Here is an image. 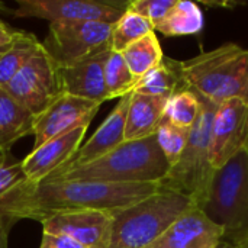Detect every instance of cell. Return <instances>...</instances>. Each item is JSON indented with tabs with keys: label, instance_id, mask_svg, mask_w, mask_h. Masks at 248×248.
Listing matches in <instances>:
<instances>
[{
	"label": "cell",
	"instance_id": "cell-1",
	"mask_svg": "<svg viewBox=\"0 0 248 248\" xmlns=\"http://www.w3.org/2000/svg\"><path fill=\"white\" fill-rule=\"evenodd\" d=\"M161 183H105L93 180L23 182L0 199V214L38 222L74 211L113 214L161 190Z\"/></svg>",
	"mask_w": 248,
	"mask_h": 248
},
{
	"label": "cell",
	"instance_id": "cell-2",
	"mask_svg": "<svg viewBox=\"0 0 248 248\" xmlns=\"http://www.w3.org/2000/svg\"><path fill=\"white\" fill-rule=\"evenodd\" d=\"M170 170L155 134L124 141L103 157L52 173L45 180H93L105 183H161Z\"/></svg>",
	"mask_w": 248,
	"mask_h": 248
},
{
	"label": "cell",
	"instance_id": "cell-3",
	"mask_svg": "<svg viewBox=\"0 0 248 248\" xmlns=\"http://www.w3.org/2000/svg\"><path fill=\"white\" fill-rule=\"evenodd\" d=\"M182 76L187 90L217 108L230 99L248 103V49L235 42L182 61Z\"/></svg>",
	"mask_w": 248,
	"mask_h": 248
},
{
	"label": "cell",
	"instance_id": "cell-4",
	"mask_svg": "<svg viewBox=\"0 0 248 248\" xmlns=\"http://www.w3.org/2000/svg\"><path fill=\"white\" fill-rule=\"evenodd\" d=\"M196 206L189 198L167 189L112 214L108 248H145L179 217Z\"/></svg>",
	"mask_w": 248,
	"mask_h": 248
},
{
	"label": "cell",
	"instance_id": "cell-5",
	"mask_svg": "<svg viewBox=\"0 0 248 248\" xmlns=\"http://www.w3.org/2000/svg\"><path fill=\"white\" fill-rule=\"evenodd\" d=\"M199 100L201 112L196 124L190 129L185 151L161 182L163 189L189 198L198 208L208 199L211 183L217 171L211 155V134L217 106L201 97Z\"/></svg>",
	"mask_w": 248,
	"mask_h": 248
},
{
	"label": "cell",
	"instance_id": "cell-6",
	"mask_svg": "<svg viewBox=\"0 0 248 248\" xmlns=\"http://www.w3.org/2000/svg\"><path fill=\"white\" fill-rule=\"evenodd\" d=\"M201 209L224 230L222 241L248 232V151L215 171L208 199Z\"/></svg>",
	"mask_w": 248,
	"mask_h": 248
},
{
	"label": "cell",
	"instance_id": "cell-7",
	"mask_svg": "<svg viewBox=\"0 0 248 248\" xmlns=\"http://www.w3.org/2000/svg\"><path fill=\"white\" fill-rule=\"evenodd\" d=\"M112 26L106 22H52L42 46L58 67L71 65L110 49Z\"/></svg>",
	"mask_w": 248,
	"mask_h": 248
},
{
	"label": "cell",
	"instance_id": "cell-8",
	"mask_svg": "<svg viewBox=\"0 0 248 248\" xmlns=\"http://www.w3.org/2000/svg\"><path fill=\"white\" fill-rule=\"evenodd\" d=\"M3 89L33 116L41 115L62 96L58 67L44 46Z\"/></svg>",
	"mask_w": 248,
	"mask_h": 248
},
{
	"label": "cell",
	"instance_id": "cell-9",
	"mask_svg": "<svg viewBox=\"0 0 248 248\" xmlns=\"http://www.w3.org/2000/svg\"><path fill=\"white\" fill-rule=\"evenodd\" d=\"M12 12L16 17H39L52 22H106L116 23L129 1L97 0H17Z\"/></svg>",
	"mask_w": 248,
	"mask_h": 248
},
{
	"label": "cell",
	"instance_id": "cell-10",
	"mask_svg": "<svg viewBox=\"0 0 248 248\" xmlns=\"http://www.w3.org/2000/svg\"><path fill=\"white\" fill-rule=\"evenodd\" d=\"M244 151H248V103L230 99L217 108L212 122L211 155L215 170Z\"/></svg>",
	"mask_w": 248,
	"mask_h": 248
},
{
	"label": "cell",
	"instance_id": "cell-11",
	"mask_svg": "<svg viewBox=\"0 0 248 248\" xmlns=\"http://www.w3.org/2000/svg\"><path fill=\"white\" fill-rule=\"evenodd\" d=\"M99 108L100 103L74 97L70 94H62L41 115L35 116V141L32 150L78 126L90 125Z\"/></svg>",
	"mask_w": 248,
	"mask_h": 248
},
{
	"label": "cell",
	"instance_id": "cell-12",
	"mask_svg": "<svg viewBox=\"0 0 248 248\" xmlns=\"http://www.w3.org/2000/svg\"><path fill=\"white\" fill-rule=\"evenodd\" d=\"M41 224L44 232L70 237L84 248H108L112 214L93 209L62 212Z\"/></svg>",
	"mask_w": 248,
	"mask_h": 248
},
{
	"label": "cell",
	"instance_id": "cell-13",
	"mask_svg": "<svg viewBox=\"0 0 248 248\" xmlns=\"http://www.w3.org/2000/svg\"><path fill=\"white\" fill-rule=\"evenodd\" d=\"M224 230L193 206L145 248H219Z\"/></svg>",
	"mask_w": 248,
	"mask_h": 248
},
{
	"label": "cell",
	"instance_id": "cell-14",
	"mask_svg": "<svg viewBox=\"0 0 248 248\" xmlns=\"http://www.w3.org/2000/svg\"><path fill=\"white\" fill-rule=\"evenodd\" d=\"M110 51L112 49L102 51L71 65H57L62 94H70L100 105L109 100L105 84V64Z\"/></svg>",
	"mask_w": 248,
	"mask_h": 248
},
{
	"label": "cell",
	"instance_id": "cell-15",
	"mask_svg": "<svg viewBox=\"0 0 248 248\" xmlns=\"http://www.w3.org/2000/svg\"><path fill=\"white\" fill-rule=\"evenodd\" d=\"M87 128L89 125L78 126L32 150L31 154L22 160V167L28 182H44L48 176L65 166L81 145Z\"/></svg>",
	"mask_w": 248,
	"mask_h": 248
},
{
	"label": "cell",
	"instance_id": "cell-16",
	"mask_svg": "<svg viewBox=\"0 0 248 248\" xmlns=\"http://www.w3.org/2000/svg\"><path fill=\"white\" fill-rule=\"evenodd\" d=\"M129 100H131V93L121 97L118 105L112 109V112L96 129V132L84 144L78 147L73 158L60 170L92 163L103 157L105 154L110 153L116 147H119L125 141V122H126Z\"/></svg>",
	"mask_w": 248,
	"mask_h": 248
},
{
	"label": "cell",
	"instance_id": "cell-17",
	"mask_svg": "<svg viewBox=\"0 0 248 248\" xmlns=\"http://www.w3.org/2000/svg\"><path fill=\"white\" fill-rule=\"evenodd\" d=\"M167 100L141 93H131L125 122V141H138L155 134L164 118Z\"/></svg>",
	"mask_w": 248,
	"mask_h": 248
},
{
	"label": "cell",
	"instance_id": "cell-18",
	"mask_svg": "<svg viewBox=\"0 0 248 248\" xmlns=\"http://www.w3.org/2000/svg\"><path fill=\"white\" fill-rule=\"evenodd\" d=\"M35 116L0 87V150L9 153L12 145L26 135H33Z\"/></svg>",
	"mask_w": 248,
	"mask_h": 248
},
{
	"label": "cell",
	"instance_id": "cell-19",
	"mask_svg": "<svg viewBox=\"0 0 248 248\" xmlns=\"http://www.w3.org/2000/svg\"><path fill=\"white\" fill-rule=\"evenodd\" d=\"M185 89L186 86L182 76V61L164 55L163 61L138 81L134 93L169 100L173 94Z\"/></svg>",
	"mask_w": 248,
	"mask_h": 248
},
{
	"label": "cell",
	"instance_id": "cell-20",
	"mask_svg": "<svg viewBox=\"0 0 248 248\" xmlns=\"http://www.w3.org/2000/svg\"><path fill=\"white\" fill-rule=\"evenodd\" d=\"M205 17L202 9L187 0H176L167 16L155 26V32L166 36L199 35L203 29Z\"/></svg>",
	"mask_w": 248,
	"mask_h": 248
},
{
	"label": "cell",
	"instance_id": "cell-21",
	"mask_svg": "<svg viewBox=\"0 0 248 248\" xmlns=\"http://www.w3.org/2000/svg\"><path fill=\"white\" fill-rule=\"evenodd\" d=\"M129 71L140 81L147 73L155 68L164 58L160 41L155 32L148 33L140 41L129 45L125 51L121 52Z\"/></svg>",
	"mask_w": 248,
	"mask_h": 248
},
{
	"label": "cell",
	"instance_id": "cell-22",
	"mask_svg": "<svg viewBox=\"0 0 248 248\" xmlns=\"http://www.w3.org/2000/svg\"><path fill=\"white\" fill-rule=\"evenodd\" d=\"M42 44L35 35L25 32L9 45V48L0 55V87L3 89L22 68L23 65L41 49Z\"/></svg>",
	"mask_w": 248,
	"mask_h": 248
},
{
	"label": "cell",
	"instance_id": "cell-23",
	"mask_svg": "<svg viewBox=\"0 0 248 248\" xmlns=\"http://www.w3.org/2000/svg\"><path fill=\"white\" fill-rule=\"evenodd\" d=\"M151 32L155 31L148 19L126 9V12L121 16V19L112 26L110 49L115 52H122L129 45L147 36Z\"/></svg>",
	"mask_w": 248,
	"mask_h": 248
},
{
	"label": "cell",
	"instance_id": "cell-24",
	"mask_svg": "<svg viewBox=\"0 0 248 248\" xmlns=\"http://www.w3.org/2000/svg\"><path fill=\"white\" fill-rule=\"evenodd\" d=\"M105 84L110 99H121L134 92L138 80L129 71L121 52L110 51L105 64Z\"/></svg>",
	"mask_w": 248,
	"mask_h": 248
},
{
	"label": "cell",
	"instance_id": "cell-25",
	"mask_svg": "<svg viewBox=\"0 0 248 248\" xmlns=\"http://www.w3.org/2000/svg\"><path fill=\"white\" fill-rule=\"evenodd\" d=\"M201 112V100L190 90L185 89L173 94L166 105L164 118L176 126L192 129Z\"/></svg>",
	"mask_w": 248,
	"mask_h": 248
},
{
	"label": "cell",
	"instance_id": "cell-26",
	"mask_svg": "<svg viewBox=\"0 0 248 248\" xmlns=\"http://www.w3.org/2000/svg\"><path fill=\"white\" fill-rule=\"evenodd\" d=\"M189 134L190 129L176 126L171 122H169L166 118H163V121L160 122L155 131V138L170 167H173L179 161L182 153L185 151V147L189 140Z\"/></svg>",
	"mask_w": 248,
	"mask_h": 248
},
{
	"label": "cell",
	"instance_id": "cell-27",
	"mask_svg": "<svg viewBox=\"0 0 248 248\" xmlns=\"http://www.w3.org/2000/svg\"><path fill=\"white\" fill-rule=\"evenodd\" d=\"M26 180L22 160H16L10 153H7L0 161V199Z\"/></svg>",
	"mask_w": 248,
	"mask_h": 248
},
{
	"label": "cell",
	"instance_id": "cell-28",
	"mask_svg": "<svg viewBox=\"0 0 248 248\" xmlns=\"http://www.w3.org/2000/svg\"><path fill=\"white\" fill-rule=\"evenodd\" d=\"M176 0H134L128 3V10L148 19L155 31V26L167 16Z\"/></svg>",
	"mask_w": 248,
	"mask_h": 248
},
{
	"label": "cell",
	"instance_id": "cell-29",
	"mask_svg": "<svg viewBox=\"0 0 248 248\" xmlns=\"http://www.w3.org/2000/svg\"><path fill=\"white\" fill-rule=\"evenodd\" d=\"M39 248H84L77 241L71 240L70 237L65 235H58V234H42V241Z\"/></svg>",
	"mask_w": 248,
	"mask_h": 248
},
{
	"label": "cell",
	"instance_id": "cell-30",
	"mask_svg": "<svg viewBox=\"0 0 248 248\" xmlns=\"http://www.w3.org/2000/svg\"><path fill=\"white\" fill-rule=\"evenodd\" d=\"M22 33H23V31L15 29V28L9 26L7 23H4L3 20H0V46H9Z\"/></svg>",
	"mask_w": 248,
	"mask_h": 248
},
{
	"label": "cell",
	"instance_id": "cell-31",
	"mask_svg": "<svg viewBox=\"0 0 248 248\" xmlns=\"http://www.w3.org/2000/svg\"><path fill=\"white\" fill-rule=\"evenodd\" d=\"M16 222H17V219L0 214V248H7L9 232Z\"/></svg>",
	"mask_w": 248,
	"mask_h": 248
},
{
	"label": "cell",
	"instance_id": "cell-32",
	"mask_svg": "<svg viewBox=\"0 0 248 248\" xmlns=\"http://www.w3.org/2000/svg\"><path fill=\"white\" fill-rule=\"evenodd\" d=\"M219 248H248V232L231 241H222Z\"/></svg>",
	"mask_w": 248,
	"mask_h": 248
},
{
	"label": "cell",
	"instance_id": "cell-33",
	"mask_svg": "<svg viewBox=\"0 0 248 248\" xmlns=\"http://www.w3.org/2000/svg\"><path fill=\"white\" fill-rule=\"evenodd\" d=\"M9 153H10V151H9ZM6 154H7L6 151H1V150H0V161H1V160H3V158L6 157Z\"/></svg>",
	"mask_w": 248,
	"mask_h": 248
},
{
	"label": "cell",
	"instance_id": "cell-34",
	"mask_svg": "<svg viewBox=\"0 0 248 248\" xmlns=\"http://www.w3.org/2000/svg\"><path fill=\"white\" fill-rule=\"evenodd\" d=\"M7 48H9V46H0V55H1V54H3V52L7 49Z\"/></svg>",
	"mask_w": 248,
	"mask_h": 248
}]
</instances>
